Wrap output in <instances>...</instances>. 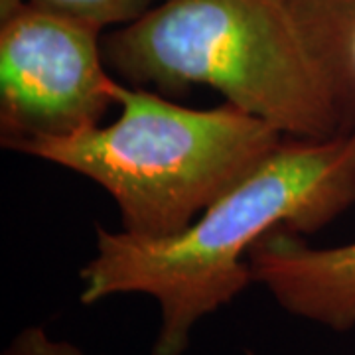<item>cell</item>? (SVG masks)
<instances>
[{
	"instance_id": "cell-2",
	"label": "cell",
	"mask_w": 355,
	"mask_h": 355,
	"mask_svg": "<svg viewBox=\"0 0 355 355\" xmlns=\"http://www.w3.org/2000/svg\"><path fill=\"white\" fill-rule=\"evenodd\" d=\"M103 58L127 85L216 89L286 139L347 132L330 77L270 0H160L103 36Z\"/></svg>"
},
{
	"instance_id": "cell-9",
	"label": "cell",
	"mask_w": 355,
	"mask_h": 355,
	"mask_svg": "<svg viewBox=\"0 0 355 355\" xmlns=\"http://www.w3.org/2000/svg\"><path fill=\"white\" fill-rule=\"evenodd\" d=\"M26 4H30V2L28 0H0V20L12 16L20 8H24Z\"/></svg>"
},
{
	"instance_id": "cell-7",
	"label": "cell",
	"mask_w": 355,
	"mask_h": 355,
	"mask_svg": "<svg viewBox=\"0 0 355 355\" xmlns=\"http://www.w3.org/2000/svg\"><path fill=\"white\" fill-rule=\"evenodd\" d=\"M51 12L64 14L97 28H121L154 8L160 0H28Z\"/></svg>"
},
{
	"instance_id": "cell-4",
	"label": "cell",
	"mask_w": 355,
	"mask_h": 355,
	"mask_svg": "<svg viewBox=\"0 0 355 355\" xmlns=\"http://www.w3.org/2000/svg\"><path fill=\"white\" fill-rule=\"evenodd\" d=\"M113 81L101 28L26 4L0 20L2 148L101 125Z\"/></svg>"
},
{
	"instance_id": "cell-8",
	"label": "cell",
	"mask_w": 355,
	"mask_h": 355,
	"mask_svg": "<svg viewBox=\"0 0 355 355\" xmlns=\"http://www.w3.org/2000/svg\"><path fill=\"white\" fill-rule=\"evenodd\" d=\"M0 355H89L77 343L53 336L46 326L32 324L16 331Z\"/></svg>"
},
{
	"instance_id": "cell-6",
	"label": "cell",
	"mask_w": 355,
	"mask_h": 355,
	"mask_svg": "<svg viewBox=\"0 0 355 355\" xmlns=\"http://www.w3.org/2000/svg\"><path fill=\"white\" fill-rule=\"evenodd\" d=\"M330 77L345 127L355 128V0H270Z\"/></svg>"
},
{
	"instance_id": "cell-1",
	"label": "cell",
	"mask_w": 355,
	"mask_h": 355,
	"mask_svg": "<svg viewBox=\"0 0 355 355\" xmlns=\"http://www.w3.org/2000/svg\"><path fill=\"white\" fill-rule=\"evenodd\" d=\"M355 203V130L326 140L284 139L180 233L139 237L97 227L79 270L83 306L142 294L158 306L150 355H186L205 318L254 284L249 254L286 229L308 237Z\"/></svg>"
},
{
	"instance_id": "cell-3",
	"label": "cell",
	"mask_w": 355,
	"mask_h": 355,
	"mask_svg": "<svg viewBox=\"0 0 355 355\" xmlns=\"http://www.w3.org/2000/svg\"><path fill=\"white\" fill-rule=\"evenodd\" d=\"M119 116L14 153L76 172L107 191L121 231L139 237L180 233L286 139L233 103L191 109L114 77Z\"/></svg>"
},
{
	"instance_id": "cell-5",
	"label": "cell",
	"mask_w": 355,
	"mask_h": 355,
	"mask_svg": "<svg viewBox=\"0 0 355 355\" xmlns=\"http://www.w3.org/2000/svg\"><path fill=\"white\" fill-rule=\"evenodd\" d=\"M249 265L286 314L331 331L355 328V241L314 247L279 229L254 245Z\"/></svg>"
}]
</instances>
